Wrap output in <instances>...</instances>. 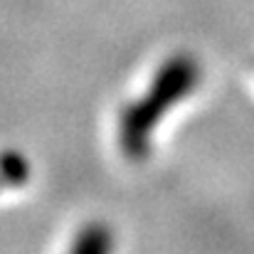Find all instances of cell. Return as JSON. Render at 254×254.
<instances>
[{"instance_id": "3", "label": "cell", "mask_w": 254, "mask_h": 254, "mask_svg": "<svg viewBox=\"0 0 254 254\" xmlns=\"http://www.w3.org/2000/svg\"><path fill=\"white\" fill-rule=\"evenodd\" d=\"M30 180V161L20 151L0 153V188H22Z\"/></svg>"}, {"instance_id": "1", "label": "cell", "mask_w": 254, "mask_h": 254, "mask_svg": "<svg viewBox=\"0 0 254 254\" xmlns=\"http://www.w3.org/2000/svg\"><path fill=\"white\" fill-rule=\"evenodd\" d=\"M202 79L200 62L178 52L156 69L146 91L133 99L119 116V148L128 161H143L151 153L153 136L158 126L166 121L170 109L180 106Z\"/></svg>"}, {"instance_id": "4", "label": "cell", "mask_w": 254, "mask_h": 254, "mask_svg": "<svg viewBox=\"0 0 254 254\" xmlns=\"http://www.w3.org/2000/svg\"><path fill=\"white\" fill-rule=\"evenodd\" d=\"M0 190H2V188H0Z\"/></svg>"}, {"instance_id": "2", "label": "cell", "mask_w": 254, "mask_h": 254, "mask_svg": "<svg viewBox=\"0 0 254 254\" xmlns=\"http://www.w3.org/2000/svg\"><path fill=\"white\" fill-rule=\"evenodd\" d=\"M67 254H114V230L101 220L86 222L69 242Z\"/></svg>"}]
</instances>
